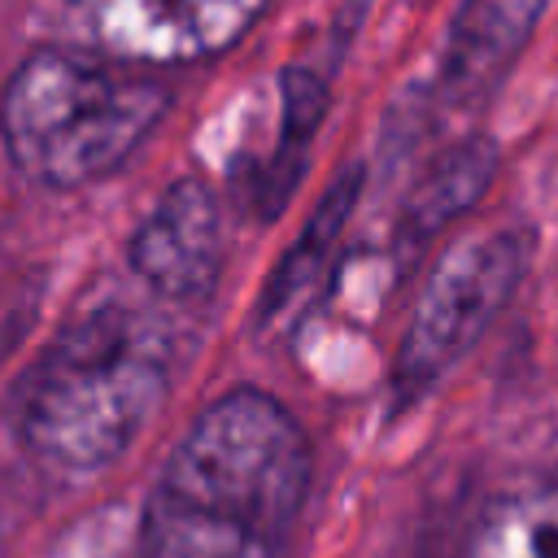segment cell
I'll return each mask as SVG.
<instances>
[{"mask_svg":"<svg viewBox=\"0 0 558 558\" xmlns=\"http://www.w3.org/2000/svg\"><path fill=\"white\" fill-rule=\"evenodd\" d=\"M227 257L222 205L205 179H174L131 231V270L166 301L196 305L214 292Z\"/></svg>","mask_w":558,"mask_h":558,"instance_id":"obj_6","label":"cell"},{"mask_svg":"<svg viewBox=\"0 0 558 558\" xmlns=\"http://www.w3.org/2000/svg\"><path fill=\"white\" fill-rule=\"evenodd\" d=\"M549 0H462L440 57V100L462 109L497 92L536 35Z\"/></svg>","mask_w":558,"mask_h":558,"instance_id":"obj_7","label":"cell"},{"mask_svg":"<svg viewBox=\"0 0 558 558\" xmlns=\"http://www.w3.org/2000/svg\"><path fill=\"white\" fill-rule=\"evenodd\" d=\"M527 275V235L523 231H488L445 253L418 292L414 318L392 357V401H418L432 392L497 323V314L514 301Z\"/></svg>","mask_w":558,"mask_h":558,"instance_id":"obj_4","label":"cell"},{"mask_svg":"<svg viewBox=\"0 0 558 558\" xmlns=\"http://www.w3.org/2000/svg\"><path fill=\"white\" fill-rule=\"evenodd\" d=\"M323 118H327V83L305 65H288L279 74V140L248 183V196L262 218H270L288 205L292 187L305 174V153H310V140L318 135Z\"/></svg>","mask_w":558,"mask_h":558,"instance_id":"obj_9","label":"cell"},{"mask_svg":"<svg viewBox=\"0 0 558 558\" xmlns=\"http://www.w3.org/2000/svg\"><path fill=\"white\" fill-rule=\"evenodd\" d=\"M314 449L283 401L231 388L170 449L148 493L135 558H288Z\"/></svg>","mask_w":558,"mask_h":558,"instance_id":"obj_1","label":"cell"},{"mask_svg":"<svg viewBox=\"0 0 558 558\" xmlns=\"http://www.w3.org/2000/svg\"><path fill=\"white\" fill-rule=\"evenodd\" d=\"M497 174V144L484 135L458 140L453 148H445L423 179L410 187L401 218H397V240L405 248H423L432 235H440L453 218H462L493 183Z\"/></svg>","mask_w":558,"mask_h":558,"instance_id":"obj_8","label":"cell"},{"mask_svg":"<svg viewBox=\"0 0 558 558\" xmlns=\"http://www.w3.org/2000/svg\"><path fill=\"white\" fill-rule=\"evenodd\" d=\"M270 0H57L70 35L131 65H183L227 52Z\"/></svg>","mask_w":558,"mask_h":558,"instance_id":"obj_5","label":"cell"},{"mask_svg":"<svg viewBox=\"0 0 558 558\" xmlns=\"http://www.w3.org/2000/svg\"><path fill=\"white\" fill-rule=\"evenodd\" d=\"M357 192H362V166L340 170V179L323 192V201H318L314 214L305 218L301 235H296V240L288 244V253L279 257L270 283H266V292H262L257 323L283 318V314L292 310V301H301V296L314 288V279L323 275V266H327V257H331V248H336V240H340V231L349 227V214H353V205H357Z\"/></svg>","mask_w":558,"mask_h":558,"instance_id":"obj_10","label":"cell"},{"mask_svg":"<svg viewBox=\"0 0 558 558\" xmlns=\"http://www.w3.org/2000/svg\"><path fill=\"white\" fill-rule=\"evenodd\" d=\"M174 340L144 305L105 296L61 323L13 388V432L61 484L109 471L170 392Z\"/></svg>","mask_w":558,"mask_h":558,"instance_id":"obj_2","label":"cell"},{"mask_svg":"<svg viewBox=\"0 0 558 558\" xmlns=\"http://www.w3.org/2000/svg\"><path fill=\"white\" fill-rule=\"evenodd\" d=\"M166 109L170 87L131 61L39 48L0 92V135L31 183L65 192L113 174Z\"/></svg>","mask_w":558,"mask_h":558,"instance_id":"obj_3","label":"cell"},{"mask_svg":"<svg viewBox=\"0 0 558 558\" xmlns=\"http://www.w3.org/2000/svg\"><path fill=\"white\" fill-rule=\"evenodd\" d=\"M466 558H558V493H527L501 501Z\"/></svg>","mask_w":558,"mask_h":558,"instance_id":"obj_11","label":"cell"}]
</instances>
